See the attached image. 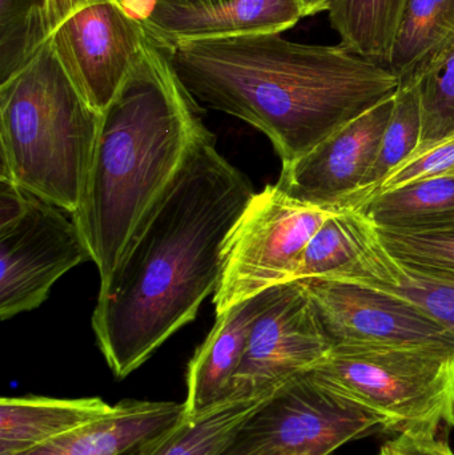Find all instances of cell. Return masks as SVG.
I'll return each mask as SVG.
<instances>
[{"mask_svg":"<svg viewBox=\"0 0 454 455\" xmlns=\"http://www.w3.org/2000/svg\"><path fill=\"white\" fill-rule=\"evenodd\" d=\"M359 238L354 210L333 212L304 251L295 280H325L340 275L357 259Z\"/></svg>","mask_w":454,"mask_h":455,"instance_id":"cb8c5ba5","label":"cell"},{"mask_svg":"<svg viewBox=\"0 0 454 455\" xmlns=\"http://www.w3.org/2000/svg\"><path fill=\"white\" fill-rule=\"evenodd\" d=\"M380 229L418 232L454 224V179L418 181L354 208Z\"/></svg>","mask_w":454,"mask_h":455,"instance_id":"ac0fdd59","label":"cell"},{"mask_svg":"<svg viewBox=\"0 0 454 455\" xmlns=\"http://www.w3.org/2000/svg\"><path fill=\"white\" fill-rule=\"evenodd\" d=\"M24 15L23 0H0V31L2 37L15 31Z\"/></svg>","mask_w":454,"mask_h":455,"instance_id":"f546056e","label":"cell"},{"mask_svg":"<svg viewBox=\"0 0 454 455\" xmlns=\"http://www.w3.org/2000/svg\"><path fill=\"white\" fill-rule=\"evenodd\" d=\"M434 179H454V135L412 155L394 168L378 184L370 199L408 184Z\"/></svg>","mask_w":454,"mask_h":455,"instance_id":"484cf974","label":"cell"},{"mask_svg":"<svg viewBox=\"0 0 454 455\" xmlns=\"http://www.w3.org/2000/svg\"><path fill=\"white\" fill-rule=\"evenodd\" d=\"M331 350L332 345L323 328L308 281L292 280L274 286L253 323L227 400L271 395L324 361Z\"/></svg>","mask_w":454,"mask_h":455,"instance_id":"9c48e42d","label":"cell"},{"mask_svg":"<svg viewBox=\"0 0 454 455\" xmlns=\"http://www.w3.org/2000/svg\"><path fill=\"white\" fill-rule=\"evenodd\" d=\"M28 196V192L18 184L0 179V227L12 223L24 212Z\"/></svg>","mask_w":454,"mask_h":455,"instance_id":"83f0119b","label":"cell"},{"mask_svg":"<svg viewBox=\"0 0 454 455\" xmlns=\"http://www.w3.org/2000/svg\"><path fill=\"white\" fill-rule=\"evenodd\" d=\"M454 40V0H407L386 67L407 83Z\"/></svg>","mask_w":454,"mask_h":455,"instance_id":"d6986e66","label":"cell"},{"mask_svg":"<svg viewBox=\"0 0 454 455\" xmlns=\"http://www.w3.org/2000/svg\"><path fill=\"white\" fill-rule=\"evenodd\" d=\"M380 455H454V451L439 435L402 433L384 443Z\"/></svg>","mask_w":454,"mask_h":455,"instance_id":"4316f807","label":"cell"},{"mask_svg":"<svg viewBox=\"0 0 454 455\" xmlns=\"http://www.w3.org/2000/svg\"><path fill=\"white\" fill-rule=\"evenodd\" d=\"M0 42L2 59L24 45H48L99 112L140 69L151 44L144 24L120 0H36Z\"/></svg>","mask_w":454,"mask_h":455,"instance_id":"5b68a950","label":"cell"},{"mask_svg":"<svg viewBox=\"0 0 454 455\" xmlns=\"http://www.w3.org/2000/svg\"><path fill=\"white\" fill-rule=\"evenodd\" d=\"M336 211L292 199L276 184L253 195L224 246L216 315L295 280L307 245Z\"/></svg>","mask_w":454,"mask_h":455,"instance_id":"52a82bcc","label":"cell"},{"mask_svg":"<svg viewBox=\"0 0 454 455\" xmlns=\"http://www.w3.org/2000/svg\"><path fill=\"white\" fill-rule=\"evenodd\" d=\"M92 259L74 219L29 194L26 210L0 227V317L36 309L53 283L72 267Z\"/></svg>","mask_w":454,"mask_h":455,"instance_id":"30bf717a","label":"cell"},{"mask_svg":"<svg viewBox=\"0 0 454 455\" xmlns=\"http://www.w3.org/2000/svg\"><path fill=\"white\" fill-rule=\"evenodd\" d=\"M271 395L223 401L194 419L184 414L175 427L155 438L136 455H220L240 427Z\"/></svg>","mask_w":454,"mask_h":455,"instance_id":"ffe728a7","label":"cell"},{"mask_svg":"<svg viewBox=\"0 0 454 455\" xmlns=\"http://www.w3.org/2000/svg\"><path fill=\"white\" fill-rule=\"evenodd\" d=\"M205 130L197 101L151 40L143 66L101 112L84 195L72 215L100 280Z\"/></svg>","mask_w":454,"mask_h":455,"instance_id":"3957f363","label":"cell"},{"mask_svg":"<svg viewBox=\"0 0 454 455\" xmlns=\"http://www.w3.org/2000/svg\"><path fill=\"white\" fill-rule=\"evenodd\" d=\"M421 131L423 114L418 85L415 83L400 85L394 95V112L386 125L378 159L362 181V188L344 210H354L367 202L386 175L418 151Z\"/></svg>","mask_w":454,"mask_h":455,"instance_id":"7402d4cb","label":"cell"},{"mask_svg":"<svg viewBox=\"0 0 454 455\" xmlns=\"http://www.w3.org/2000/svg\"><path fill=\"white\" fill-rule=\"evenodd\" d=\"M306 16L301 0H229L212 7L159 3L141 23L149 39L164 48L186 40L283 34Z\"/></svg>","mask_w":454,"mask_h":455,"instance_id":"4fadbf2b","label":"cell"},{"mask_svg":"<svg viewBox=\"0 0 454 455\" xmlns=\"http://www.w3.org/2000/svg\"><path fill=\"white\" fill-rule=\"evenodd\" d=\"M407 0H332L328 12L341 44L386 66Z\"/></svg>","mask_w":454,"mask_h":455,"instance_id":"44dd1931","label":"cell"},{"mask_svg":"<svg viewBox=\"0 0 454 455\" xmlns=\"http://www.w3.org/2000/svg\"><path fill=\"white\" fill-rule=\"evenodd\" d=\"M115 405L99 397H4L0 400V455H23L103 419Z\"/></svg>","mask_w":454,"mask_h":455,"instance_id":"e0dca14e","label":"cell"},{"mask_svg":"<svg viewBox=\"0 0 454 455\" xmlns=\"http://www.w3.org/2000/svg\"><path fill=\"white\" fill-rule=\"evenodd\" d=\"M410 83L418 85L423 114L420 146L415 152L418 154L454 135V40L404 84Z\"/></svg>","mask_w":454,"mask_h":455,"instance_id":"603a6c76","label":"cell"},{"mask_svg":"<svg viewBox=\"0 0 454 455\" xmlns=\"http://www.w3.org/2000/svg\"><path fill=\"white\" fill-rule=\"evenodd\" d=\"M162 50L195 100L258 128L283 165L400 87L386 66L343 44H303L282 34L186 40Z\"/></svg>","mask_w":454,"mask_h":455,"instance_id":"7a4b0ae2","label":"cell"},{"mask_svg":"<svg viewBox=\"0 0 454 455\" xmlns=\"http://www.w3.org/2000/svg\"><path fill=\"white\" fill-rule=\"evenodd\" d=\"M373 228L384 248L396 259L454 270V224L418 232Z\"/></svg>","mask_w":454,"mask_h":455,"instance_id":"d4e9b609","label":"cell"},{"mask_svg":"<svg viewBox=\"0 0 454 455\" xmlns=\"http://www.w3.org/2000/svg\"><path fill=\"white\" fill-rule=\"evenodd\" d=\"M317 382L383 419L384 432L454 427V355L426 347H332L309 369Z\"/></svg>","mask_w":454,"mask_h":455,"instance_id":"8992f818","label":"cell"},{"mask_svg":"<svg viewBox=\"0 0 454 455\" xmlns=\"http://www.w3.org/2000/svg\"><path fill=\"white\" fill-rule=\"evenodd\" d=\"M332 347H426L454 355V334L412 302L343 280H307Z\"/></svg>","mask_w":454,"mask_h":455,"instance_id":"8fae6325","label":"cell"},{"mask_svg":"<svg viewBox=\"0 0 454 455\" xmlns=\"http://www.w3.org/2000/svg\"><path fill=\"white\" fill-rule=\"evenodd\" d=\"M354 220L357 259L340 275L325 280L351 281L402 297L454 334V270L396 259L384 248L372 224L356 210Z\"/></svg>","mask_w":454,"mask_h":455,"instance_id":"5bb4252c","label":"cell"},{"mask_svg":"<svg viewBox=\"0 0 454 455\" xmlns=\"http://www.w3.org/2000/svg\"><path fill=\"white\" fill-rule=\"evenodd\" d=\"M269 289L218 315L215 326L196 350L187 371L184 414L204 413L228 397L256 318L268 301Z\"/></svg>","mask_w":454,"mask_h":455,"instance_id":"9a60e30c","label":"cell"},{"mask_svg":"<svg viewBox=\"0 0 454 455\" xmlns=\"http://www.w3.org/2000/svg\"><path fill=\"white\" fill-rule=\"evenodd\" d=\"M120 2L135 18L141 21L149 10L159 3L180 5V7H212V5L223 4L229 0H120Z\"/></svg>","mask_w":454,"mask_h":455,"instance_id":"f1b7e54d","label":"cell"},{"mask_svg":"<svg viewBox=\"0 0 454 455\" xmlns=\"http://www.w3.org/2000/svg\"><path fill=\"white\" fill-rule=\"evenodd\" d=\"M255 191L205 130L101 280L92 329L114 376L140 368L216 291L223 251Z\"/></svg>","mask_w":454,"mask_h":455,"instance_id":"6da1fadb","label":"cell"},{"mask_svg":"<svg viewBox=\"0 0 454 455\" xmlns=\"http://www.w3.org/2000/svg\"><path fill=\"white\" fill-rule=\"evenodd\" d=\"M378 430H384L383 419L307 371L275 390L220 455H331Z\"/></svg>","mask_w":454,"mask_h":455,"instance_id":"ba28073f","label":"cell"},{"mask_svg":"<svg viewBox=\"0 0 454 455\" xmlns=\"http://www.w3.org/2000/svg\"><path fill=\"white\" fill-rule=\"evenodd\" d=\"M183 416L184 403L123 401L103 419L23 455H136Z\"/></svg>","mask_w":454,"mask_h":455,"instance_id":"2e32d148","label":"cell"},{"mask_svg":"<svg viewBox=\"0 0 454 455\" xmlns=\"http://www.w3.org/2000/svg\"><path fill=\"white\" fill-rule=\"evenodd\" d=\"M301 2L306 8V15L311 16L323 12V11H328L332 0H301Z\"/></svg>","mask_w":454,"mask_h":455,"instance_id":"4dcf8cb0","label":"cell"},{"mask_svg":"<svg viewBox=\"0 0 454 455\" xmlns=\"http://www.w3.org/2000/svg\"><path fill=\"white\" fill-rule=\"evenodd\" d=\"M101 112L75 87L48 45L2 59L0 179L74 215L92 162Z\"/></svg>","mask_w":454,"mask_h":455,"instance_id":"277c9868","label":"cell"},{"mask_svg":"<svg viewBox=\"0 0 454 455\" xmlns=\"http://www.w3.org/2000/svg\"><path fill=\"white\" fill-rule=\"evenodd\" d=\"M394 96L349 122L296 162L283 165L276 186L306 204L344 210L378 159Z\"/></svg>","mask_w":454,"mask_h":455,"instance_id":"7c38bea8","label":"cell"}]
</instances>
